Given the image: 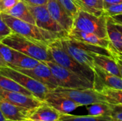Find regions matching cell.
Segmentation results:
<instances>
[{"mask_svg":"<svg viewBox=\"0 0 122 121\" xmlns=\"http://www.w3.org/2000/svg\"><path fill=\"white\" fill-rule=\"evenodd\" d=\"M61 44L66 51L79 63L94 68L95 64L92 53H100L113 57L110 51L107 48L88 44L73 39L69 36L61 39Z\"/></svg>","mask_w":122,"mask_h":121,"instance_id":"cell-3","label":"cell"},{"mask_svg":"<svg viewBox=\"0 0 122 121\" xmlns=\"http://www.w3.org/2000/svg\"><path fill=\"white\" fill-rule=\"evenodd\" d=\"M0 74L11 78L42 101H44L46 95L51 91L40 82L8 66L0 67Z\"/></svg>","mask_w":122,"mask_h":121,"instance_id":"cell-7","label":"cell"},{"mask_svg":"<svg viewBox=\"0 0 122 121\" xmlns=\"http://www.w3.org/2000/svg\"><path fill=\"white\" fill-rule=\"evenodd\" d=\"M48 51L54 62L66 68L93 83L94 71L89 66L82 65L72 58L64 48L61 39H56L48 45Z\"/></svg>","mask_w":122,"mask_h":121,"instance_id":"cell-4","label":"cell"},{"mask_svg":"<svg viewBox=\"0 0 122 121\" xmlns=\"http://www.w3.org/2000/svg\"><path fill=\"white\" fill-rule=\"evenodd\" d=\"M0 88L8 91H14L24 93L27 96H34L30 91L18 84L14 80L0 74Z\"/></svg>","mask_w":122,"mask_h":121,"instance_id":"cell-23","label":"cell"},{"mask_svg":"<svg viewBox=\"0 0 122 121\" xmlns=\"http://www.w3.org/2000/svg\"><path fill=\"white\" fill-rule=\"evenodd\" d=\"M2 19L14 33L48 46L59 38L55 34L42 29L34 24L28 23L6 14H0Z\"/></svg>","mask_w":122,"mask_h":121,"instance_id":"cell-2","label":"cell"},{"mask_svg":"<svg viewBox=\"0 0 122 121\" xmlns=\"http://www.w3.org/2000/svg\"><path fill=\"white\" fill-rule=\"evenodd\" d=\"M68 36L81 42L107 48L112 53V46L109 40L107 39L101 38L94 34L88 33L76 29H71Z\"/></svg>","mask_w":122,"mask_h":121,"instance_id":"cell-15","label":"cell"},{"mask_svg":"<svg viewBox=\"0 0 122 121\" xmlns=\"http://www.w3.org/2000/svg\"><path fill=\"white\" fill-rule=\"evenodd\" d=\"M87 110L90 116L111 118V105L109 103H97L92 104L87 106Z\"/></svg>","mask_w":122,"mask_h":121,"instance_id":"cell-24","label":"cell"},{"mask_svg":"<svg viewBox=\"0 0 122 121\" xmlns=\"http://www.w3.org/2000/svg\"><path fill=\"white\" fill-rule=\"evenodd\" d=\"M92 56L94 58V64L107 71V72L121 77L118 64L114 57L107 55L92 53Z\"/></svg>","mask_w":122,"mask_h":121,"instance_id":"cell-18","label":"cell"},{"mask_svg":"<svg viewBox=\"0 0 122 121\" xmlns=\"http://www.w3.org/2000/svg\"><path fill=\"white\" fill-rule=\"evenodd\" d=\"M0 98L13 105L29 110H32L39 106L44 102L35 96H27L19 92L8 91L1 88Z\"/></svg>","mask_w":122,"mask_h":121,"instance_id":"cell-12","label":"cell"},{"mask_svg":"<svg viewBox=\"0 0 122 121\" xmlns=\"http://www.w3.org/2000/svg\"><path fill=\"white\" fill-rule=\"evenodd\" d=\"M13 68L23 73H25L36 81L40 82L51 91L59 87L58 83L54 76L50 68L44 62L41 61L36 67L31 69H21L16 68Z\"/></svg>","mask_w":122,"mask_h":121,"instance_id":"cell-11","label":"cell"},{"mask_svg":"<svg viewBox=\"0 0 122 121\" xmlns=\"http://www.w3.org/2000/svg\"><path fill=\"white\" fill-rule=\"evenodd\" d=\"M0 55L6 64H11L14 60V50L0 41Z\"/></svg>","mask_w":122,"mask_h":121,"instance_id":"cell-28","label":"cell"},{"mask_svg":"<svg viewBox=\"0 0 122 121\" xmlns=\"http://www.w3.org/2000/svg\"><path fill=\"white\" fill-rule=\"evenodd\" d=\"M41 61L14 50V60L11 64L7 65L11 68L21 69H31L36 67Z\"/></svg>","mask_w":122,"mask_h":121,"instance_id":"cell-21","label":"cell"},{"mask_svg":"<svg viewBox=\"0 0 122 121\" xmlns=\"http://www.w3.org/2000/svg\"><path fill=\"white\" fill-rule=\"evenodd\" d=\"M117 55H118V56H119V57H120V58L122 59V56H121V55H119V54H117Z\"/></svg>","mask_w":122,"mask_h":121,"instance_id":"cell-41","label":"cell"},{"mask_svg":"<svg viewBox=\"0 0 122 121\" xmlns=\"http://www.w3.org/2000/svg\"><path fill=\"white\" fill-rule=\"evenodd\" d=\"M26 120L25 121H26ZM6 121H9V120H6Z\"/></svg>","mask_w":122,"mask_h":121,"instance_id":"cell-42","label":"cell"},{"mask_svg":"<svg viewBox=\"0 0 122 121\" xmlns=\"http://www.w3.org/2000/svg\"><path fill=\"white\" fill-rule=\"evenodd\" d=\"M114 22V21H113ZM114 25H115V26H116V28L120 31V32H122V25L121 24H117V23H114Z\"/></svg>","mask_w":122,"mask_h":121,"instance_id":"cell-38","label":"cell"},{"mask_svg":"<svg viewBox=\"0 0 122 121\" xmlns=\"http://www.w3.org/2000/svg\"><path fill=\"white\" fill-rule=\"evenodd\" d=\"M111 118L114 121H122V106L111 105Z\"/></svg>","mask_w":122,"mask_h":121,"instance_id":"cell-31","label":"cell"},{"mask_svg":"<svg viewBox=\"0 0 122 121\" xmlns=\"http://www.w3.org/2000/svg\"><path fill=\"white\" fill-rule=\"evenodd\" d=\"M27 6L37 26L55 34L59 39L69 36L64 29L51 16L46 6Z\"/></svg>","mask_w":122,"mask_h":121,"instance_id":"cell-9","label":"cell"},{"mask_svg":"<svg viewBox=\"0 0 122 121\" xmlns=\"http://www.w3.org/2000/svg\"><path fill=\"white\" fill-rule=\"evenodd\" d=\"M0 121H6V118L4 116V115H3L2 112L1 111V110H0Z\"/></svg>","mask_w":122,"mask_h":121,"instance_id":"cell-39","label":"cell"},{"mask_svg":"<svg viewBox=\"0 0 122 121\" xmlns=\"http://www.w3.org/2000/svg\"><path fill=\"white\" fill-rule=\"evenodd\" d=\"M51 91L65 96L81 106H87L97 103H108L102 94L94 88H67L57 87Z\"/></svg>","mask_w":122,"mask_h":121,"instance_id":"cell-8","label":"cell"},{"mask_svg":"<svg viewBox=\"0 0 122 121\" xmlns=\"http://www.w3.org/2000/svg\"><path fill=\"white\" fill-rule=\"evenodd\" d=\"M46 6L51 16L69 34L73 28L74 19L67 14L56 0H48Z\"/></svg>","mask_w":122,"mask_h":121,"instance_id":"cell-14","label":"cell"},{"mask_svg":"<svg viewBox=\"0 0 122 121\" xmlns=\"http://www.w3.org/2000/svg\"><path fill=\"white\" fill-rule=\"evenodd\" d=\"M112 19V20L117 24H121L122 25V14H119V15H116L114 16L110 17Z\"/></svg>","mask_w":122,"mask_h":121,"instance_id":"cell-36","label":"cell"},{"mask_svg":"<svg viewBox=\"0 0 122 121\" xmlns=\"http://www.w3.org/2000/svg\"><path fill=\"white\" fill-rule=\"evenodd\" d=\"M62 113L43 102L30 111L28 118L34 121H58Z\"/></svg>","mask_w":122,"mask_h":121,"instance_id":"cell-16","label":"cell"},{"mask_svg":"<svg viewBox=\"0 0 122 121\" xmlns=\"http://www.w3.org/2000/svg\"><path fill=\"white\" fill-rule=\"evenodd\" d=\"M51 69L59 87L67 88H93V83L81 76L63 68L54 61L44 62Z\"/></svg>","mask_w":122,"mask_h":121,"instance_id":"cell-6","label":"cell"},{"mask_svg":"<svg viewBox=\"0 0 122 121\" xmlns=\"http://www.w3.org/2000/svg\"><path fill=\"white\" fill-rule=\"evenodd\" d=\"M104 1V9L109 8L112 5L122 3V0H103Z\"/></svg>","mask_w":122,"mask_h":121,"instance_id":"cell-34","label":"cell"},{"mask_svg":"<svg viewBox=\"0 0 122 121\" xmlns=\"http://www.w3.org/2000/svg\"><path fill=\"white\" fill-rule=\"evenodd\" d=\"M26 121H31V120H30V119H29V118H27Z\"/></svg>","mask_w":122,"mask_h":121,"instance_id":"cell-40","label":"cell"},{"mask_svg":"<svg viewBox=\"0 0 122 121\" xmlns=\"http://www.w3.org/2000/svg\"><path fill=\"white\" fill-rule=\"evenodd\" d=\"M58 121H114L108 117H97L93 116H74L68 114H62Z\"/></svg>","mask_w":122,"mask_h":121,"instance_id":"cell-26","label":"cell"},{"mask_svg":"<svg viewBox=\"0 0 122 121\" xmlns=\"http://www.w3.org/2000/svg\"><path fill=\"white\" fill-rule=\"evenodd\" d=\"M29 6H46L48 0H20Z\"/></svg>","mask_w":122,"mask_h":121,"instance_id":"cell-33","label":"cell"},{"mask_svg":"<svg viewBox=\"0 0 122 121\" xmlns=\"http://www.w3.org/2000/svg\"><path fill=\"white\" fill-rule=\"evenodd\" d=\"M7 66L6 61L4 60V58H2V56L0 55V67H2V66Z\"/></svg>","mask_w":122,"mask_h":121,"instance_id":"cell-37","label":"cell"},{"mask_svg":"<svg viewBox=\"0 0 122 121\" xmlns=\"http://www.w3.org/2000/svg\"><path fill=\"white\" fill-rule=\"evenodd\" d=\"M107 36L112 46V55L122 56V33L115 26L110 17H107Z\"/></svg>","mask_w":122,"mask_h":121,"instance_id":"cell-19","label":"cell"},{"mask_svg":"<svg viewBox=\"0 0 122 121\" xmlns=\"http://www.w3.org/2000/svg\"><path fill=\"white\" fill-rule=\"evenodd\" d=\"M99 93L104 96L109 104L122 106V90L121 89L104 88Z\"/></svg>","mask_w":122,"mask_h":121,"instance_id":"cell-25","label":"cell"},{"mask_svg":"<svg viewBox=\"0 0 122 121\" xmlns=\"http://www.w3.org/2000/svg\"><path fill=\"white\" fill-rule=\"evenodd\" d=\"M93 88L100 92L104 88L122 90V78L114 75L95 65L94 68Z\"/></svg>","mask_w":122,"mask_h":121,"instance_id":"cell-10","label":"cell"},{"mask_svg":"<svg viewBox=\"0 0 122 121\" xmlns=\"http://www.w3.org/2000/svg\"><path fill=\"white\" fill-rule=\"evenodd\" d=\"M0 110L6 120L14 121H25L31 110L13 105L0 98Z\"/></svg>","mask_w":122,"mask_h":121,"instance_id":"cell-17","label":"cell"},{"mask_svg":"<svg viewBox=\"0 0 122 121\" xmlns=\"http://www.w3.org/2000/svg\"><path fill=\"white\" fill-rule=\"evenodd\" d=\"M77 9L97 16L104 15L103 0H73Z\"/></svg>","mask_w":122,"mask_h":121,"instance_id":"cell-20","label":"cell"},{"mask_svg":"<svg viewBox=\"0 0 122 121\" xmlns=\"http://www.w3.org/2000/svg\"><path fill=\"white\" fill-rule=\"evenodd\" d=\"M114 58H115V60H116V61H117V63L118 64L119 71H120V75H121V77L122 78V59L117 54H114Z\"/></svg>","mask_w":122,"mask_h":121,"instance_id":"cell-35","label":"cell"},{"mask_svg":"<svg viewBox=\"0 0 122 121\" xmlns=\"http://www.w3.org/2000/svg\"><path fill=\"white\" fill-rule=\"evenodd\" d=\"M72 29L82 31L97 35L103 39H108L107 16H97L79 10L73 22Z\"/></svg>","mask_w":122,"mask_h":121,"instance_id":"cell-5","label":"cell"},{"mask_svg":"<svg viewBox=\"0 0 122 121\" xmlns=\"http://www.w3.org/2000/svg\"><path fill=\"white\" fill-rule=\"evenodd\" d=\"M119 14H122V3L110 6L104 12V15L107 17H112Z\"/></svg>","mask_w":122,"mask_h":121,"instance_id":"cell-29","label":"cell"},{"mask_svg":"<svg viewBox=\"0 0 122 121\" xmlns=\"http://www.w3.org/2000/svg\"><path fill=\"white\" fill-rule=\"evenodd\" d=\"M13 50L19 51L41 62L53 61L48 51V46L12 32L1 41Z\"/></svg>","mask_w":122,"mask_h":121,"instance_id":"cell-1","label":"cell"},{"mask_svg":"<svg viewBox=\"0 0 122 121\" xmlns=\"http://www.w3.org/2000/svg\"><path fill=\"white\" fill-rule=\"evenodd\" d=\"M12 32L13 31H11V29L4 22V21L0 16V41H1V40H3L5 37L11 34Z\"/></svg>","mask_w":122,"mask_h":121,"instance_id":"cell-32","label":"cell"},{"mask_svg":"<svg viewBox=\"0 0 122 121\" xmlns=\"http://www.w3.org/2000/svg\"><path fill=\"white\" fill-rule=\"evenodd\" d=\"M57 2L65 9L67 14L74 19L76 16L79 9L76 6L73 0H56Z\"/></svg>","mask_w":122,"mask_h":121,"instance_id":"cell-27","label":"cell"},{"mask_svg":"<svg viewBox=\"0 0 122 121\" xmlns=\"http://www.w3.org/2000/svg\"><path fill=\"white\" fill-rule=\"evenodd\" d=\"M19 1V0H0V14H6Z\"/></svg>","mask_w":122,"mask_h":121,"instance_id":"cell-30","label":"cell"},{"mask_svg":"<svg viewBox=\"0 0 122 121\" xmlns=\"http://www.w3.org/2000/svg\"><path fill=\"white\" fill-rule=\"evenodd\" d=\"M6 14L24 21L35 24L34 16L30 12L27 4L22 1L19 0V1Z\"/></svg>","mask_w":122,"mask_h":121,"instance_id":"cell-22","label":"cell"},{"mask_svg":"<svg viewBox=\"0 0 122 121\" xmlns=\"http://www.w3.org/2000/svg\"><path fill=\"white\" fill-rule=\"evenodd\" d=\"M44 102L62 114H68L81 106L69 98L51 91L46 95Z\"/></svg>","mask_w":122,"mask_h":121,"instance_id":"cell-13","label":"cell"}]
</instances>
